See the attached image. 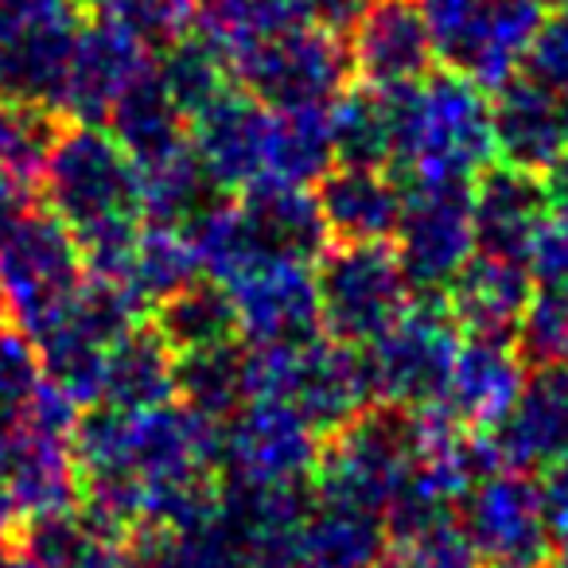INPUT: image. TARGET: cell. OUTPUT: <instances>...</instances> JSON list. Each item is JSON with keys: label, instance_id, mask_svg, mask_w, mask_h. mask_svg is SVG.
<instances>
[{"label": "cell", "instance_id": "6da1fadb", "mask_svg": "<svg viewBox=\"0 0 568 568\" xmlns=\"http://www.w3.org/2000/svg\"><path fill=\"white\" fill-rule=\"evenodd\" d=\"M389 172L402 180L471 183L495 164V102L490 90L459 71H428L420 82L394 90Z\"/></svg>", "mask_w": 568, "mask_h": 568}, {"label": "cell", "instance_id": "7a4b0ae2", "mask_svg": "<svg viewBox=\"0 0 568 568\" xmlns=\"http://www.w3.org/2000/svg\"><path fill=\"white\" fill-rule=\"evenodd\" d=\"M40 199L74 237L141 219V180L121 141L94 121H59L40 172Z\"/></svg>", "mask_w": 568, "mask_h": 568}, {"label": "cell", "instance_id": "3957f363", "mask_svg": "<svg viewBox=\"0 0 568 568\" xmlns=\"http://www.w3.org/2000/svg\"><path fill=\"white\" fill-rule=\"evenodd\" d=\"M87 284L74 234L43 206L12 214L0 226V308L24 339H40L63 320Z\"/></svg>", "mask_w": 568, "mask_h": 568}, {"label": "cell", "instance_id": "277c9868", "mask_svg": "<svg viewBox=\"0 0 568 568\" xmlns=\"http://www.w3.org/2000/svg\"><path fill=\"white\" fill-rule=\"evenodd\" d=\"M245 371H250V397H281L301 409L320 433L347 425L374 405L363 351L332 335L245 347Z\"/></svg>", "mask_w": 568, "mask_h": 568}, {"label": "cell", "instance_id": "5b68a950", "mask_svg": "<svg viewBox=\"0 0 568 568\" xmlns=\"http://www.w3.org/2000/svg\"><path fill=\"white\" fill-rule=\"evenodd\" d=\"M320 332L347 347H371L413 301V284L386 242H335L316 268Z\"/></svg>", "mask_w": 568, "mask_h": 568}, {"label": "cell", "instance_id": "8992f818", "mask_svg": "<svg viewBox=\"0 0 568 568\" xmlns=\"http://www.w3.org/2000/svg\"><path fill=\"white\" fill-rule=\"evenodd\" d=\"M456 347L459 324L452 320L444 296L420 293V301H409V308L371 347H363L374 405L413 413L440 402Z\"/></svg>", "mask_w": 568, "mask_h": 568}, {"label": "cell", "instance_id": "52a82bcc", "mask_svg": "<svg viewBox=\"0 0 568 568\" xmlns=\"http://www.w3.org/2000/svg\"><path fill=\"white\" fill-rule=\"evenodd\" d=\"M320 433L281 397H250L219 425L222 487H308Z\"/></svg>", "mask_w": 568, "mask_h": 568}, {"label": "cell", "instance_id": "ba28073f", "mask_svg": "<svg viewBox=\"0 0 568 568\" xmlns=\"http://www.w3.org/2000/svg\"><path fill=\"white\" fill-rule=\"evenodd\" d=\"M230 79L268 110L332 105L351 82L347 40L324 24L288 28L245 48L226 63Z\"/></svg>", "mask_w": 568, "mask_h": 568}, {"label": "cell", "instance_id": "9c48e42d", "mask_svg": "<svg viewBox=\"0 0 568 568\" xmlns=\"http://www.w3.org/2000/svg\"><path fill=\"white\" fill-rule=\"evenodd\" d=\"M409 413L371 405L347 425L324 433L312 483H316L320 498H339V503H355L382 514L389 495L409 475Z\"/></svg>", "mask_w": 568, "mask_h": 568}, {"label": "cell", "instance_id": "30bf717a", "mask_svg": "<svg viewBox=\"0 0 568 568\" xmlns=\"http://www.w3.org/2000/svg\"><path fill=\"white\" fill-rule=\"evenodd\" d=\"M456 521L483 568H545L557 552L541 483L518 467H495L475 479L459 503Z\"/></svg>", "mask_w": 568, "mask_h": 568}, {"label": "cell", "instance_id": "8fae6325", "mask_svg": "<svg viewBox=\"0 0 568 568\" xmlns=\"http://www.w3.org/2000/svg\"><path fill=\"white\" fill-rule=\"evenodd\" d=\"M394 253L413 293H440L475 253L471 183L402 180Z\"/></svg>", "mask_w": 568, "mask_h": 568}, {"label": "cell", "instance_id": "7c38bea8", "mask_svg": "<svg viewBox=\"0 0 568 568\" xmlns=\"http://www.w3.org/2000/svg\"><path fill=\"white\" fill-rule=\"evenodd\" d=\"M234 304L237 335L261 343H304L320 335L316 268L293 257H257L222 281Z\"/></svg>", "mask_w": 568, "mask_h": 568}, {"label": "cell", "instance_id": "4fadbf2b", "mask_svg": "<svg viewBox=\"0 0 568 568\" xmlns=\"http://www.w3.org/2000/svg\"><path fill=\"white\" fill-rule=\"evenodd\" d=\"M152 67L149 40L125 28L121 20L90 17L74 28L71 63H67L59 118L105 125L118 98Z\"/></svg>", "mask_w": 568, "mask_h": 568}, {"label": "cell", "instance_id": "5bb4252c", "mask_svg": "<svg viewBox=\"0 0 568 568\" xmlns=\"http://www.w3.org/2000/svg\"><path fill=\"white\" fill-rule=\"evenodd\" d=\"M351 79L378 94L420 82L436 63L417 0H366L347 32Z\"/></svg>", "mask_w": 568, "mask_h": 568}, {"label": "cell", "instance_id": "9a60e30c", "mask_svg": "<svg viewBox=\"0 0 568 568\" xmlns=\"http://www.w3.org/2000/svg\"><path fill=\"white\" fill-rule=\"evenodd\" d=\"M265 129L268 105L230 87L191 113L187 141L214 191L237 195L265 175Z\"/></svg>", "mask_w": 568, "mask_h": 568}, {"label": "cell", "instance_id": "2e32d148", "mask_svg": "<svg viewBox=\"0 0 568 568\" xmlns=\"http://www.w3.org/2000/svg\"><path fill=\"white\" fill-rule=\"evenodd\" d=\"M529 378V358L514 335H459L440 405L475 433H490L514 409Z\"/></svg>", "mask_w": 568, "mask_h": 568}, {"label": "cell", "instance_id": "e0dca14e", "mask_svg": "<svg viewBox=\"0 0 568 568\" xmlns=\"http://www.w3.org/2000/svg\"><path fill=\"white\" fill-rule=\"evenodd\" d=\"M495 156L510 168L549 175L568 156V98L514 74L495 90Z\"/></svg>", "mask_w": 568, "mask_h": 568}, {"label": "cell", "instance_id": "ac0fdd59", "mask_svg": "<svg viewBox=\"0 0 568 568\" xmlns=\"http://www.w3.org/2000/svg\"><path fill=\"white\" fill-rule=\"evenodd\" d=\"M503 467L537 471L568 456V363L529 366L514 409L490 428Z\"/></svg>", "mask_w": 568, "mask_h": 568}, {"label": "cell", "instance_id": "d6986e66", "mask_svg": "<svg viewBox=\"0 0 568 568\" xmlns=\"http://www.w3.org/2000/svg\"><path fill=\"white\" fill-rule=\"evenodd\" d=\"M0 487L17 498L24 518L79 506V464L71 436L28 428L24 420L0 428Z\"/></svg>", "mask_w": 568, "mask_h": 568}, {"label": "cell", "instance_id": "ffe728a7", "mask_svg": "<svg viewBox=\"0 0 568 568\" xmlns=\"http://www.w3.org/2000/svg\"><path fill=\"white\" fill-rule=\"evenodd\" d=\"M545 175L521 172L510 164H490L471 180V226L475 253L526 261L529 237L549 214Z\"/></svg>", "mask_w": 568, "mask_h": 568}, {"label": "cell", "instance_id": "44dd1931", "mask_svg": "<svg viewBox=\"0 0 568 568\" xmlns=\"http://www.w3.org/2000/svg\"><path fill=\"white\" fill-rule=\"evenodd\" d=\"M537 284L526 261L471 253L467 265L440 288L464 335H514L534 301Z\"/></svg>", "mask_w": 568, "mask_h": 568}, {"label": "cell", "instance_id": "7402d4cb", "mask_svg": "<svg viewBox=\"0 0 568 568\" xmlns=\"http://www.w3.org/2000/svg\"><path fill=\"white\" fill-rule=\"evenodd\" d=\"M316 206L332 242H389L402 214V180L389 168L332 164L316 180Z\"/></svg>", "mask_w": 568, "mask_h": 568}, {"label": "cell", "instance_id": "603a6c76", "mask_svg": "<svg viewBox=\"0 0 568 568\" xmlns=\"http://www.w3.org/2000/svg\"><path fill=\"white\" fill-rule=\"evenodd\" d=\"M541 17V0H479L444 63L495 94L521 71Z\"/></svg>", "mask_w": 568, "mask_h": 568}, {"label": "cell", "instance_id": "cb8c5ba5", "mask_svg": "<svg viewBox=\"0 0 568 568\" xmlns=\"http://www.w3.org/2000/svg\"><path fill=\"white\" fill-rule=\"evenodd\" d=\"M234 199L242 206L245 230H250L257 257H293L312 265L332 242L324 219H320L316 195L308 187L261 180L253 187L237 191Z\"/></svg>", "mask_w": 568, "mask_h": 568}, {"label": "cell", "instance_id": "d4e9b609", "mask_svg": "<svg viewBox=\"0 0 568 568\" xmlns=\"http://www.w3.org/2000/svg\"><path fill=\"white\" fill-rule=\"evenodd\" d=\"M386 549L389 534L378 510L312 495L296 529V568H378Z\"/></svg>", "mask_w": 568, "mask_h": 568}, {"label": "cell", "instance_id": "484cf974", "mask_svg": "<svg viewBox=\"0 0 568 568\" xmlns=\"http://www.w3.org/2000/svg\"><path fill=\"white\" fill-rule=\"evenodd\" d=\"M17 545L43 568H125L129 534L94 518L87 506L24 518Z\"/></svg>", "mask_w": 568, "mask_h": 568}, {"label": "cell", "instance_id": "4316f807", "mask_svg": "<svg viewBox=\"0 0 568 568\" xmlns=\"http://www.w3.org/2000/svg\"><path fill=\"white\" fill-rule=\"evenodd\" d=\"M59 121L51 110L0 94V226L40 199V172Z\"/></svg>", "mask_w": 568, "mask_h": 568}, {"label": "cell", "instance_id": "83f0119b", "mask_svg": "<svg viewBox=\"0 0 568 568\" xmlns=\"http://www.w3.org/2000/svg\"><path fill=\"white\" fill-rule=\"evenodd\" d=\"M175 397V355L160 332L141 320L110 347L102 366L98 405L113 409H152Z\"/></svg>", "mask_w": 568, "mask_h": 568}, {"label": "cell", "instance_id": "f1b7e54d", "mask_svg": "<svg viewBox=\"0 0 568 568\" xmlns=\"http://www.w3.org/2000/svg\"><path fill=\"white\" fill-rule=\"evenodd\" d=\"M74 28L79 24H74L71 12V17L48 20V24L17 36V40L0 43V94L43 105L59 118Z\"/></svg>", "mask_w": 568, "mask_h": 568}, {"label": "cell", "instance_id": "f546056e", "mask_svg": "<svg viewBox=\"0 0 568 568\" xmlns=\"http://www.w3.org/2000/svg\"><path fill=\"white\" fill-rule=\"evenodd\" d=\"M110 133L121 141V149L133 156L136 168L152 164V160L168 156V152L187 144V118L180 105L168 98V90L156 79V59L152 67L118 98V105L105 118Z\"/></svg>", "mask_w": 568, "mask_h": 568}, {"label": "cell", "instance_id": "4dcf8cb0", "mask_svg": "<svg viewBox=\"0 0 568 568\" xmlns=\"http://www.w3.org/2000/svg\"><path fill=\"white\" fill-rule=\"evenodd\" d=\"M332 164H335V144H332L327 105L268 110L265 175H261V180L293 183V187H312V183H316Z\"/></svg>", "mask_w": 568, "mask_h": 568}, {"label": "cell", "instance_id": "1f68e13d", "mask_svg": "<svg viewBox=\"0 0 568 568\" xmlns=\"http://www.w3.org/2000/svg\"><path fill=\"white\" fill-rule=\"evenodd\" d=\"M195 24L222 63H230L268 36L316 24V0H199Z\"/></svg>", "mask_w": 568, "mask_h": 568}, {"label": "cell", "instance_id": "d6a6232c", "mask_svg": "<svg viewBox=\"0 0 568 568\" xmlns=\"http://www.w3.org/2000/svg\"><path fill=\"white\" fill-rule=\"evenodd\" d=\"M149 324L172 347V355H191V351L222 347V343L237 339L234 304H230L226 288L211 276H195L180 293L164 296L152 308Z\"/></svg>", "mask_w": 568, "mask_h": 568}, {"label": "cell", "instance_id": "836d02e7", "mask_svg": "<svg viewBox=\"0 0 568 568\" xmlns=\"http://www.w3.org/2000/svg\"><path fill=\"white\" fill-rule=\"evenodd\" d=\"M175 397L187 409L203 413L206 420L222 425L242 402H250V371H245V347L222 343V347L175 355Z\"/></svg>", "mask_w": 568, "mask_h": 568}, {"label": "cell", "instance_id": "e575fe53", "mask_svg": "<svg viewBox=\"0 0 568 568\" xmlns=\"http://www.w3.org/2000/svg\"><path fill=\"white\" fill-rule=\"evenodd\" d=\"M195 276H203V268H199V257L191 250L187 230L141 222L133 261H129V293L152 312L164 296L180 293L183 284H191Z\"/></svg>", "mask_w": 568, "mask_h": 568}, {"label": "cell", "instance_id": "d590c367", "mask_svg": "<svg viewBox=\"0 0 568 568\" xmlns=\"http://www.w3.org/2000/svg\"><path fill=\"white\" fill-rule=\"evenodd\" d=\"M141 180V222H160V226H187L199 214V206L211 203L214 187L199 168L191 141L152 164L136 168Z\"/></svg>", "mask_w": 568, "mask_h": 568}, {"label": "cell", "instance_id": "8d00e7d4", "mask_svg": "<svg viewBox=\"0 0 568 568\" xmlns=\"http://www.w3.org/2000/svg\"><path fill=\"white\" fill-rule=\"evenodd\" d=\"M332 121L335 164H371L389 168L394 156V125H389V98L378 90H343L327 105Z\"/></svg>", "mask_w": 568, "mask_h": 568}, {"label": "cell", "instance_id": "74e56055", "mask_svg": "<svg viewBox=\"0 0 568 568\" xmlns=\"http://www.w3.org/2000/svg\"><path fill=\"white\" fill-rule=\"evenodd\" d=\"M156 79L168 90L175 105H180L183 118H191L195 110H203L211 98H219L226 90V63L222 55L203 40V36H191V40H172L168 51L156 59Z\"/></svg>", "mask_w": 568, "mask_h": 568}, {"label": "cell", "instance_id": "f35d334b", "mask_svg": "<svg viewBox=\"0 0 568 568\" xmlns=\"http://www.w3.org/2000/svg\"><path fill=\"white\" fill-rule=\"evenodd\" d=\"M514 339L529 358V366L568 363V281L537 284Z\"/></svg>", "mask_w": 568, "mask_h": 568}, {"label": "cell", "instance_id": "ab89813d", "mask_svg": "<svg viewBox=\"0 0 568 568\" xmlns=\"http://www.w3.org/2000/svg\"><path fill=\"white\" fill-rule=\"evenodd\" d=\"M90 17H110L149 43H172L195 24L199 0H74Z\"/></svg>", "mask_w": 568, "mask_h": 568}, {"label": "cell", "instance_id": "60d3db41", "mask_svg": "<svg viewBox=\"0 0 568 568\" xmlns=\"http://www.w3.org/2000/svg\"><path fill=\"white\" fill-rule=\"evenodd\" d=\"M378 568H483L459 521H440L405 541H389Z\"/></svg>", "mask_w": 568, "mask_h": 568}, {"label": "cell", "instance_id": "b9f144b4", "mask_svg": "<svg viewBox=\"0 0 568 568\" xmlns=\"http://www.w3.org/2000/svg\"><path fill=\"white\" fill-rule=\"evenodd\" d=\"M40 355H36L32 339L17 332V327H4L0 332V428L12 425L20 417V409L28 405L32 389L40 386Z\"/></svg>", "mask_w": 568, "mask_h": 568}, {"label": "cell", "instance_id": "7bdbcfd3", "mask_svg": "<svg viewBox=\"0 0 568 568\" xmlns=\"http://www.w3.org/2000/svg\"><path fill=\"white\" fill-rule=\"evenodd\" d=\"M518 74H526L537 87L557 90V94L568 98V9L541 17Z\"/></svg>", "mask_w": 568, "mask_h": 568}, {"label": "cell", "instance_id": "ee69618b", "mask_svg": "<svg viewBox=\"0 0 568 568\" xmlns=\"http://www.w3.org/2000/svg\"><path fill=\"white\" fill-rule=\"evenodd\" d=\"M526 268L534 284H560L568 281V211L549 206L537 234L529 237Z\"/></svg>", "mask_w": 568, "mask_h": 568}, {"label": "cell", "instance_id": "f6af8a7d", "mask_svg": "<svg viewBox=\"0 0 568 568\" xmlns=\"http://www.w3.org/2000/svg\"><path fill=\"white\" fill-rule=\"evenodd\" d=\"M74 0H0V43L17 40L48 20L71 17Z\"/></svg>", "mask_w": 568, "mask_h": 568}, {"label": "cell", "instance_id": "bcb514c9", "mask_svg": "<svg viewBox=\"0 0 568 568\" xmlns=\"http://www.w3.org/2000/svg\"><path fill=\"white\" fill-rule=\"evenodd\" d=\"M125 568H183L180 545L172 529L141 526L129 534V557Z\"/></svg>", "mask_w": 568, "mask_h": 568}, {"label": "cell", "instance_id": "7dc6e473", "mask_svg": "<svg viewBox=\"0 0 568 568\" xmlns=\"http://www.w3.org/2000/svg\"><path fill=\"white\" fill-rule=\"evenodd\" d=\"M20 526H24V514H20L17 498H12L9 490L0 487V549H4V545L17 541Z\"/></svg>", "mask_w": 568, "mask_h": 568}, {"label": "cell", "instance_id": "c3c4849f", "mask_svg": "<svg viewBox=\"0 0 568 568\" xmlns=\"http://www.w3.org/2000/svg\"><path fill=\"white\" fill-rule=\"evenodd\" d=\"M0 568H43V565L36 557H28V552L12 541V545H4V549H0Z\"/></svg>", "mask_w": 568, "mask_h": 568}, {"label": "cell", "instance_id": "681fc988", "mask_svg": "<svg viewBox=\"0 0 568 568\" xmlns=\"http://www.w3.org/2000/svg\"><path fill=\"white\" fill-rule=\"evenodd\" d=\"M545 568H568V552H552V560Z\"/></svg>", "mask_w": 568, "mask_h": 568}, {"label": "cell", "instance_id": "f907efd6", "mask_svg": "<svg viewBox=\"0 0 568 568\" xmlns=\"http://www.w3.org/2000/svg\"><path fill=\"white\" fill-rule=\"evenodd\" d=\"M4 327H9V316H4V308H0V332H4Z\"/></svg>", "mask_w": 568, "mask_h": 568}]
</instances>
